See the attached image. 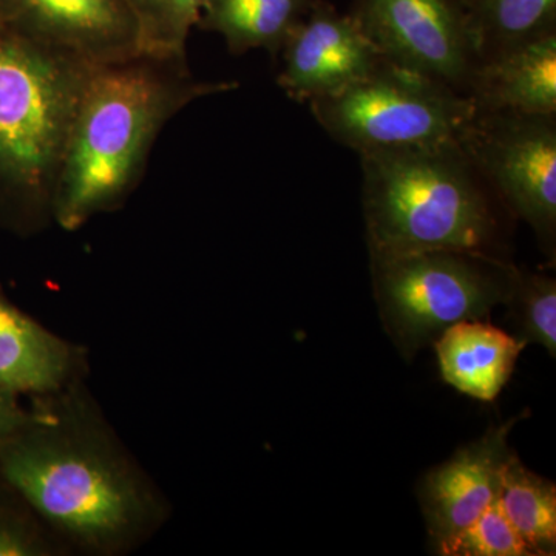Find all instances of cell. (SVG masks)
<instances>
[{
	"label": "cell",
	"mask_w": 556,
	"mask_h": 556,
	"mask_svg": "<svg viewBox=\"0 0 556 556\" xmlns=\"http://www.w3.org/2000/svg\"><path fill=\"white\" fill-rule=\"evenodd\" d=\"M89 375L87 348L42 327L0 287V388L21 397L50 396Z\"/></svg>",
	"instance_id": "cell-12"
},
{
	"label": "cell",
	"mask_w": 556,
	"mask_h": 556,
	"mask_svg": "<svg viewBox=\"0 0 556 556\" xmlns=\"http://www.w3.org/2000/svg\"><path fill=\"white\" fill-rule=\"evenodd\" d=\"M521 417L486 431L424 478L419 501L434 543L466 529L495 503L501 475L514 453L507 438Z\"/></svg>",
	"instance_id": "cell-11"
},
{
	"label": "cell",
	"mask_w": 556,
	"mask_h": 556,
	"mask_svg": "<svg viewBox=\"0 0 556 556\" xmlns=\"http://www.w3.org/2000/svg\"><path fill=\"white\" fill-rule=\"evenodd\" d=\"M371 270L380 316L405 354L506 305L518 273L496 255L452 249L371 257Z\"/></svg>",
	"instance_id": "cell-5"
},
{
	"label": "cell",
	"mask_w": 556,
	"mask_h": 556,
	"mask_svg": "<svg viewBox=\"0 0 556 556\" xmlns=\"http://www.w3.org/2000/svg\"><path fill=\"white\" fill-rule=\"evenodd\" d=\"M27 417L28 408L21 404V396L0 388V439L13 433Z\"/></svg>",
	"instance_id": "cell-22"
},
{
	"label": "cell",
	"mask_w": 556,
	"mask_h": 556,
	"mask_svg": "<svg viewBox=\"0 0 556 556\" xmlns=\"http://www.w3.org/2000/svg\"><path fill=\"white\" fill-rule=\"evenodd\" d=\"M466 97L482 112L556 115V31L482 56Z\"/></svg>",
	"instance_id": "cell-13"
},
{
	"label": "cell",
	"mask_w": 556,
	"mask_h": 556,
	"mask_svg": "<svg viewBox=\"0 0 556 556\" xmlns=\"http://www.w3.org/2000/svg\"><path fill=\"white\" fill-rule=\"evenodd\" d=\"M280 54L278 87L300 104L345 90L383 61L356 20L328 0H314Z\"/></svg>",
	"instance_id": "cell-10"
},
{
	"label": "cell",
	"mask_w": 556,
	"mask_h": 556,
	"mask_svg": "<svg viewBox=\"0 0 556 556\" xmlns=\"http://www.w3.org/2000/svg\"><path fill=\"white\" fill-rule=\"evenodd\" d=\"M314 0H207L197 27L217 33L230 53L266 50L277 58Z\"/></svg>",
	"instance_id": "cell-15"
},
{
	"label": "cell",
	"mask_w": 556,
	"mask_h": 556,
	"mask_svg": "<svg viewBox=\"0 0 556 556\" xmlns=\"http://www.w3.org/2000/svg\"><path fill=\"white\" fill-rule=\"evenodd\" d=\"M457 144L486 188L515 217L525 219L554 255L556 115L475 109Z\"/></svg>",
	"instance_id": "cell-7"
},
{
	"label": "cell",
	"mask_w": 556,
	"mask_h": 556,
	"mask_svg": "<svg viewBox=\"0 0 556 556\" xmlns=\"http://www.w3.org/2000/svg\"><path fill=\"white\" fill-rule=\"evenodd\" d=\"M358 156L371 257L438 249L495 255L489 188L457 141Z\"/></svg>",
	"instance_id": "cell-3"
},
{
	"label": "cell",
	"mask_w": 556,
	"mask_h": 556,
	"mask_svg": "<svg viewBox=\"0 0 556 556\" xmlns=\"http://www.w3.org/2000/svg\"><path fill=\"white\" fill-rule=\"evenodd\" d=\"M526 345L482 318L452 325L434 340L445 382L482 402L503 391Z\"/></svg>",
	"instance_id": "cell-14"
},
{
	"label": "cell",
	"mask_w": 556,
	"mask_h": 556,
	"mask_svg": "<svg viewBox=\"0 0 556 556\" xmlns=\"http://www.w3.org/2000/svg\"><path fill=\"white\" fill-rule=\"evenodd\" d=\"M350 14L383 60L466 94L479 51L459 0H353Z\"/></svg>",
	"instance_id": "cell-8"
},
{
	"label": "cell",
	"mask_w": 556,
	"mask_h": 556,
	"mask_svg": "<svg viewBox=\"0 0 556 556\" xmlns=\"http://www.w3.org/2000/svg\"><path fill=\"white\" fill-rule=\"evenodd\" d=\"M309 108L329 137L358 155L457 141L475 113L466 94L387 60Z\"/></svg>",
	"instance_id": "cell-6"
},
{
	"label": "cell",
	"mask_w": 556,
	"mask_h": 556,
	"mask_svg": "<svg viewBox=\"0 0 556 556\" xmlns=\"http://www.w3.org/2000/svg\"><path fill=\"white\" fill-rule=\"evenodd\" d=\"M138 25L141 54L188 60L186 43L207 0H126Z\"/></svg>",
	"instance_id": "cell-18"
},
{
	"label": "cell",
	"mask_w": 556,
	"mask_h": 556,
	"mask_svg": "<svg viewBox=\"0 0 556 556\" xmlns=\"http://www.w3.org/2000/svg\"><path fill=\"white\" fill-rule=\"evenodd\" d=\"M93 68L0 25V219L13 228L53 223L70 129Z\"/></svg>",
	"instance_id": "cell-4"
},
{
	"label": "cell",
	"mask_w": 556,
	"mask_h": 556,
	"mask_svg": "<svg viewBox=\"0 0 556 556\" xmlns=\"http://www.w3.org/2000/svg\"><path fill=\"white\" fill-rule=\"evenodd\" d=\"M0 478L68 555L130 554L170 517L87 382L31 397L27 420L0 439Z\"/></svg>",
	"instance_id": "cell-1"
},
{
	"label": "cell",
	"mask_w": 556,
	"mask_h": 556,
	"mask_svg": "<svg viewBox=\"0 0 556 556\" xmlns=\"http://www.w3.org/2000/svg\"><path fill=\"white\" fill-rule=\"evenodd\" d=\"M479 60L496 50L556 31V0H459Z\"/></svg>",
	"instance_id": "cell-17"
},
{
	"label": "cell",
	"mask_w": 556,
	"mask_h": 556,
	"mask_svg": "<svg viewBox=\"0 0 556 556\" xmlns=\"http://www.w3.org/2000/svg\"><path fill=\"white\" fill-rule=\"evenodd\" d=\"M497 501L510 525L538 556L555 555L556 489L522 466L515 453L501 475Z\"/></svg>",
	"instance_id": "cell-16"
},
{
	"label": "cell",
	"mask_w": 556,
	"mask_h": 556,
	"mask_svg": "<svg viewBox=\"0 0 556 556\" xmlns=\"http://www.w3.org/2000/svg\"><path fill=\"white\" fill-rule=\"evenodd\" d=\"M445 556H538L510 525L497 497L481 517L455 535L437 543Z\"/></svg>",
	"instance_id": "cell-21"
},
{
	"label": "cell",
	"mask_w": 556,
	"mask_h": 556,
	"mask_svg": "<svg viewBox=\"0 0 556 556\" xmlns=\"http://www.w3.org/2000/svg\"><path fill=\"white\" fill-rule=\"evenodd\" d=\"M506 305L526 343L556 351V281L554 277L518 269Z\"/></svg>",
	"instance_id": "cell-19"
},
{
	"label": "cell",
	"mask_w": 556,
	"mask_h": 556,
	"mask_svg": "<svg viewBox=\"0 0 556 556\" xmlns=\"http://www.w3.org/2000/svg\"><path fill=\"white\" fill-rule=\"evenodd\" d=\"M31 507L0 478V556H65Z\"/></svg>",
	"instance_id": "cell-20"
},
{
	"label": "cell",
	"mask_w": 556,
	"mask_h": 556,
	"mask_svg": "<svg viewBox=\"0 0 556 556\" xmlns=\"http://www.w3.org/2000/svg\"><path fill=\"white\" fill-rule=\"evenodd\" d=\"M236 87L193 78L188 60L148 54L91 70L70 129L53 223L78 230L118 211L141 182L166 124L193 101Z\"/></svg>",
	"instance_id": "cell-2"
},
{
	"label": "cell",
	"mask_w": 556,
	"mask_h": 556,
	"mask_svg": "<svg viewBox=\"0 0 556 556\" xmlns=\"http://www.w3.org/2000/svg\"><path fill=\"white\" fill-rule=\"evenodd\" d=\"M0 25L91 67L141 54L126 0H0Z\"/></svg>",
	"instance_id": "cell-9"
}]
</instances>
